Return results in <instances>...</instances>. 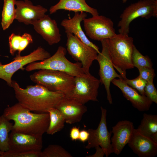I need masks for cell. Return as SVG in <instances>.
Wrapping results in <instances>:
<instances>
[{
  "instance_id": "6",
  "label": "cell",
  "mask_w": 157,
  "mask_h": 157,
  "mask_svg": "<svg viewBox=\"0 0 157 157\" xmlns=\"http://www.w3.org/2000/svg\"><path fill=\"white\" fill-rule=\"evenodd\" d=\"M157 17V0H140L126 7L121 15L117 26L119 33L129 35V25L134 19L141 17L149 19Z\"/></svg>"
},
{
  "instance_id": "29",
  "label": "cell",
  "mask_w": 157,
  "mask_h": 157,
  "mask_svg": "<svg viewBox=\"0 0 157 157\" xmlns=\"http://www.w3.org/2000/svg\"><path fill=\"white\" fill-rule=\"evenodd\" d=\"M122 79L127 85L136 90L140 94L145 95L144 88L147 83L146 81L139 76L133 79H129L126 77Z\"/></svg>"
},
{
  "instance_id": "14",
  "label": "cell",
  "mask_w": 157,
  "mask_h": 157,
  "mask_svg": "<svg viewBox=\"0 0 157 157\" xmlns=\"http://www.w3.org/2000/svg\"><path fill=\"white\" fill-rule=\"evenodd\" d=\"M64 116L65 122L72 124L81 120L87 108L75 99L65 94L55 107Z\"/></svg>"
},
{
  "instance_id": "34",
  "label": "cell",
  "mask_w": 157,
  "mask_h": 157,
  "mask_svg": "<svg viewBox=\"0 0 157 157\" xmlns=\"http://www.w3.org/2000/svg\"><path fill=\"white\" fill-rule=\"evenodd\" d=\"M89 133L87 130L84 129L80 131L78 140L82 142H84L88 140Z\"/></svg>"
},
{
  "instance_id": "1",
  "label": "cell",
  "mask_w": 157,
  "mask_h": 157,
  "mask_svg": "<svg viewBox=\"0 0 157 157\" xmlns=\"http://www.w3.org/2000/svg\"><path fill=\"white\" fill-rule=\"evenodd\" d=\"M12 87L18 103L31 111L40 113H48L49 108H55L65 95L37 84L23 88L15 81H12Z\"/></svg>"
},
{
  "instance_id": "20",
  "label": "cell",
  "mask_w": 157,
  "mask_h": 157,
  "mask_svg": "<svg viewBox=\"0 0 157 157\" xmlns=\"http://www.w3.org/2000/svg\"><path fill=\"white\" fill-rule=\"evenodd\" d=\"M75 13L74 16L71 18L65 19L61 22L60 25L65 31L72 34L83 42L94 49L99 53V48L91 42L87 37L82 28L81 23L87 17L85 12Z\"/></svg>"
},
{
  "instance_id": "30",
  "label": "cell",
  "mask_w": 157,
  "mask_h": 157,
  "mask_svg": "<svg viewBox=\"0 0 157 157\" xmlns=\"http://www.w3.org/2000/svg\"><path fill=\"white\" fill-rule=\"evenodd\" d=\"M41 151H28L2 152L1 157H40Z\"/></svg>"
},
{
  "instance_id": "31",
  "label": "cell",
  "mask_w": 157,
  "mask_h": 157,
  "mask_svg": "<svg viewBox=\"0 0 157 157\" xmlns=\"http://www.w3.org/2000/svg\"><path fill=\"white\" fill-rule=\"evenodd\" d=\"M145 95L153 102L157 104V90L153 82H147L144 88Z\"/></svg>"
},
{
  "instance_id": "35",
  "label": "cell",
  "mask_w": 157,
  "mask_h": 157,
  "mask_svg": "<svg viewBox=\"0 0 157 157\" xmlns=\"http://www.w3.org/2000/svg\"><path fill=\"white\" fill-rule=\"evenodd\" d=\"M95 148L96 150L95 153L92 155L87 156L86 157H103L105 155L104 150L100 146H97Z\"/></svg>"
},
{
  "instance_id": "26",
  "label": "cell",
  "mask_w": 157,
  "mask_h": 157,
  "mask_svg": "<svg viewBox=\"0 0 157 157\" xmlns=\"http://www.w3.org/2000/svg\"><path fill=\"white\" fill-rule=\"evenodd\" d=\"M15 0H4L1 23L3 30L8 28L15 19Z\"/></svg>"
},
{
  "instance_id": "15",
  "label": "cell",
  "mask_w": 157,
  "mask_h": 157,
  "mask_svg": "<svg viewBox=\"0 0 157 157\" xmlns=\"http://www.w3.org/2000/svg\"><path fill=\"white\" fill-rule=\"evenodd\" d=\"M134 129L133 123L127 120L119 121L112 127L111 141L113 153L117 155L121 153L131 140Z\"/></svg>"
},
{
  "instance_id": "10",
  "label": "cell",
  "mask_w": 157,
  "mask_h": 157,
  "mask_svg": "<svg viewBox=\"0 0 157 157\" xmlns=\"http://www.w3.org/2000/svg\"><path fill=\"white\" fill-rule=\"evenodd\" d=\"M100 108L101 118L97 128L96 129H89L87 130L89 136L85 148L89 149L99 146L104 150L106 156L108 157L113 153L111 141L112 133L111 131L109 132L107 127V110L102 106Z\"/></svg>"
},
{
  "instance_id": "36",
  "label": "cell",
  "mask_w": 157,
  "mask_h": 157,
  "mask_svg": "<svg viewBox=\"0 0 157 157\" xmlns=\"http://www.w3.org/2000/svg\"><path fill=\"white\" fill-rule=\"evenodd\" d=\"M128 0H122L123 3H125Z\"/></svg>"
},
{
  "instance_id": "18",
  "label": "cell",
  "mask_w": 157,
  "mask_h": 157,
  "mask_svg": "<svg viewBox=\"0 0 157 157\" xmlns=\"http://www.w3.org/2000/svg\"><path fill=\"white\" fill-rule=\"evenodd\" d=\"M111 82L121 90L123 96L131 103L134 108L140 112L149 110L153 102L146 96L140 94L122 79L115 78Z\"/></svg>"
},
{
  "instance_id": "21",
  "label": "cell",
  "mask_w": 157,
  "mask_h": 157,
  "mask_svg": "<svg viewBox=\"0 0 157 157\" xmlns=\"http://www.w3.org/2000/svg\"><path fill=\"white\" fill-rule=\"evenodd\" d=\"M86 0H59L57 4L50 8V13L52 14L59 10H63L75 13L87 12L91 14L92 16L99 15L97 10L89 6Z\"/></svg>"
},
{
  "instance_id": "17",
  "label": "cell",
  "mask_w": 157,
  "mask_h": 157,
  "mask_svg": "<svg viewBox=\"0 0 157 157\" xmlns=\"http://www.w3.org/2000/svg\"><path fill=\"white\" fill-rule=\"evenodd\" d=\"M31 25L35 31L50 45L58 43L60 41L61 35L56 22L48 15L45 14L40 19L33 22Z\"/></svg>"
},
{
  "instance_id": "12",
  "label": "cell",
  "mask_w": 157,
  "mask_h": 157,
  "mask_svg": "<svg viewBox=\"0 0 157 157\" xmlns=\"http://www.w3.org/2000/svg\"><path fill=\"white\" fill-rule=\"evenodd\" d=\"M101 42L102 47V51L98 53L96 60L98 62L99 66V74L100 77V83L104 85L106 91L107 100L111 104H113V100L110 90L111 82L116 78L119 79L123 78L114 69L109 53L106 39Z\"/></svg>"
},
{
  "instance_id": "3",
  "label": "cell",
  "mask_w": 157,
  "mask_h": 157,
  "mask_svg": "<svg viewBox=\"0 0 157 157\" xmlns=\"http://www.w3.org/2000/svg\"><path fill=\"white\" fill-rule=\"evenodd\" d=\"M112 63L123 78L126 77V70L133 68L132 56L134 45L132 38L120 33L106 39Z\"/></svg>"
},
{
  "instance_id": "19",
  "label": "cell",
  "mask_w": 157,
  "mask_h": 157,
  "mask_svg": "<svg viewBox=\"0 0 157 157\" xmlns=\"http://www.w3.org/2000/svg\"><path fill=\"white\" fill-rule=\"evenodd\" d=\"M134 153L140 157H154L157 154V143L134 129L128 144Z\"/></svg>"
},
{
  "instance_id": "7",
  "label": "cell",
  "mask_w": 157,
  "mask_h": 157,
  "mask_svg": "<svg viewBox=\"0 0 157 157\" xmlns=\"http://www.w3.org/2000/svg\"><path fill=\"white\" fill-rule=\"evenodd\" d=\"M100 82L90 73L75 77L74 86L65 94L84 104L90 101H98V90Z\"/></svg>"
},
{
  "instance_id": "11",
  "label": "cell",
  "mask_w": 157,
  "mask_h": 157,
  "mask_svg": "<svg viewBox=\"0 0 157 157\" xmlns=\"http://www.w3.org/2000/svg\"><path fill=\"white\" fill-rule=\"evenodd\" d=\"M83 21L86 34L92 39L101 41L116 34L112 20L103 15L92 16Z\"/></svg>"
},
{
  "instance_id": "22",
  "label": "cell",
  "mask_w": 157,
  "mask_h": 157,
  "mask_svg": "<svg viewBox=\"0 0 157 157\" xmlns=\"http://www.w3.org/2000/svg\"><path fill=\"white\" fill-rule=\"evenodd\" d=\"M137 130L157 143V115L144 113Z\"/></svg>"
},
{
  "instance_id": "28",
  "label": "cell",
  "mask_w": 157,
  "mask_h": 157,
  "mask_svg": "<svg viewBox=\"0 0 157 157\" xmlns=\"http://www.w3.org/2000/svg\"><path fill=\"white\" fill-rule=\"evenodd\" d=\"M132 61L134 67L138 69L142 67H152L151 59L147 56L142 55L134 46L132 56Z\"/></svg>"
},
{
  "instance_id": "9",
  "label": "cell",
  "mask_w": 157,
  "mask_h": 157,
  "mask_svg": "<svg viewBox=\"0 0 157 157\" xmlns=\"http://www.w3.org/2000/svg\"><path fill=\"white\" fill-rule=\"evenodd\" d=\"M67 37V50L75 60L80 62L85 74L90 68L98 53L94 48L85 44L72 34L65 31Z\"/></svg>"
},
{
  "instance_id": "8",
  "label": "cell",
  "mask_w": 157,
  "mask_h": 157,
  "mask_svg": "<svg viewBox=\"0 0 157 157\" xmlns=\"http://www.w3.org/2000/svg\"><path fill=\"white\" fill-rule=\"evenodd\" d=\"M51 56L50 53L41 47L25 56H21L17 54L13 60L8 64L3 65L0 62V78L12 87V77L16 72L20 69L24 70L23 67L27 64L37 61H43Z\"/></svg>"
},
{
  "instance_id": "16",
  "label": "cell",
  "mask_w": 157,
  "mask_h": 157,
  "mask_svg": "<svg viewBox=\"0 0 157 157\" xmlns=\"http://www.w3.org/2000/svg\"><path fill=\"white\" fill-rule=\"evenodd\" d=\"M15 19L26 25H31L33 22L43 17L48 11L41 5H33L29 0H15Z\"/></svg>"
},
{
  "instance_id": "27",
  "label": "cell",
  "mask_w": 157,
  "mask_h": 157,
  "mask_svg": "<svg viewBox=\"0 0 157 157\" xmlns=\"http://www.w3.org/2000/svg\"><path fill=\"white\" fill-rule=\"evenodd\" d=\"M72 155L61 146L50 144L41 152L40 157H72Z\"/></svg>"
},
{
  "instance_id": "33",
  "label": "cell",
  "mask_w": 157,
  "mask_h": 157,
  "mask_svg": "<svg viewBox=\"0 0 157 157\" xmlns=\"http://www.w3.org/2000/svg\"><path fill=\"white\" fill-rule=\"evenodd\" d=\"M80 131L79 128L76 126H73L71 129L69 136L72 140L76 141L78 140Z\"/></svg>"
},
{
  "instance_id": "24",
  "label": "cell",
  "mask_w": 157,
  "mask_h": 157,
  "mask_svg": "<svg viewBox=\"0 0 157 157\" xmlns=\"http://www.w3.org/2000/svg\"><path fill=\"white\" fill-rule=\"evenodd\" d=\"M48 113L49 115L50 121L46 133L48 134L53 135L63 128L65 120L62 113L56 108H49Z\"/></svg>"
},
{
  "instance_id": "37",
  "label": "cell",
  "mask_w": 157,
  "mask_h": 157,
  "mask_svg": "<svg viewBox=\"0 0 157 157\" xmlns=\"http://www.w3.org/2000/svg\"><path fill=\"white\" fill-rule=\"evenodd\" d=\"M2 152H1L0 151V157H1V156L2 155Z\"/></svg>"
},
{
  "instance_id": "5",
  "label": "cell",
  "mask_w": 157,
  "mask_h": 157,
  "mask_svg": "<svg viewBox=\"0 0 157 157\" xmlns=\"http://www.w3.org/2000/svg\"><path fill=\"white\" fill-rule=\"evenodd\" d=\"M30 79L49 90L66 94L74 86V77L65 72L42 69L31 75Z\"/></svg>"
},
{
  "instance_id": "23",
  "label": "cell",
  "mask_w": 157,
  "mask_h": 157,
  "mask_svg": "<svg viewBox=\"0 0 157 157\" xmlns=\"http://www.w3.org/2000/svg\"><path fill=\"white\" fill-rule=\"evenodd\" d=\"M32 36L27 33H25L22 36L12 33L9 38V44L10 52L12 56L18 51V54H21L30 44L32 43Z\"/></svg>"
},
{
  "instance_id": "13",
  "label": "cell",
  "mask_w": 157,
  "mask_h": 157,
  "mask_svg": "<svg viewBox=\"0 0 157 157\" xmlns=\"http://www.w3.org/2000/svg\"><path fill=\"white\" fill-rule=\"evenodd\" d=\"M9 149L13 152L41 151L42 136L11 131L9 134Z\"/></svg>"
},
{
  "instance_id": "4",
  "label": "cell",
  "mask_w": 157,
  "mask_h": 157,
  "mask_svg": "<svg viewBox=\"0 0 157 157\" xmlns=\"http://www.w3.org/2000/svg\"><path fill=\"white\" fill-rule=\"evenodd\" d=\"M67 50L60 46L52 56L40 62H34L28 64L26 71L35 70L49 69L65 72L74 77L81 76L84 73L81 63H73L66 57Z\"/></svg>"
},
{
  "instance_id": "32",
  "label": "cell",
  "mask_w": 157,
  "mask_h": 157,
  "mask_svg": "<svg viewBox=\"0 0 157 157\" xmlns=\"http://www.w3.org/2000/svg\"><path fill=\"white\" fill-rule=\"evenodd\" d=\"M139 76L147 82H153L156 75L154 69L152 67H142L138 69Z\"/></svg>"
},
{
  "instance_id": "2",
  "label": "cell",
  "mask_w": 157,
  "mask_h": 157,
  "mask_svg": "<svg viewBox=\"0 0 157 157\" xmlns=\"http://www.w3.org/2000/svg\"><path fill=\"white\" fill-rule=\"evenodd\" d=\"M19 103L6 108L2 114L14 122L11 131L42 136L46 132L49 121L48 113H34Z\"/></svg>"
},
{
  "instance_id": "25",
  "label": "cell",
  "mask_w": 157,
  "mask_h": 157,
  "mask_svg": "<svg viewBox=\"0 0 157 157\" xmlns=\"http://www.w3.org/2000/svg\"><path fill=\"white\" fill-rule=\"evenodd\" d=\"M2 115L0 116V151L7 152L9 149V132L13 124Z\"/></svg>"
}]
</instances>
